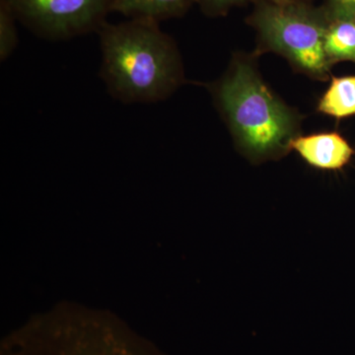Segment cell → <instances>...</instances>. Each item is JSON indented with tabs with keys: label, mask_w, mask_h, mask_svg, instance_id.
Masks as SVG:
<instances>
[{
	"label": "cell",
	"mask_w": 355,
	"mask_h": 355,
	"mask_svg": "<svg viewBox=\"0 0 355 355\" xmlns=\"http://www.w3.org/2000/svg\"><path fill=\"white\" fill-rule=\"evenodd\" d=\"M97 33L102 51L100 74L116 99L130 104L162 101L184 83L179 50L158 23L106 22Z\"/></svg>",
	"instance_id": "cell-1"
},
{
	"label": "cell",
	"mask_w": 355,
	"mask_h": 355,
	"mask_svg": "<svg viewBox=\"0 0 355 355\" xmlns=\"http://www.w3.org/2000/svg\"><path fill=\"white\" fill-rule=\"evenodd\" d=\"M212 89L238 148L251 162L277 160L291 150L301 118L273 94L249 58H236Z\"/></svg>",
	"instance_id": "cell-2"
},
{
	"label": "cell",
	"mask_w": 355,
	"mask_h": 355,
	"mask_svg": "<svg viewBox=\"0 0 355 355\" xmlns=\"http://www.w3.org/2000/svg\"><path fill=\"white\" fill-rule=\"evenodd\" d=\"M2 355H160L125 327L91 317L43 320L14 334Z\"/></svg>",
	"instance_id": "cell-3"
},
{
	"label": "cell",
	"mask_w": 355,
	"mask_h": 355,
	"mask_svg": "<svg viewBox=\"0 0 355 355\" xmlns=\"http://www.w3.org/2000/svg\"><path fill=\"white\" fill-rule=\"evenodd\" d=\"M247 19L257 32L259 53L272 51L286 58L297 71L317 80L330 76L324 36L330 19L323 7L254 0Z\"/></svg>",
	"instance_id": "cell-4"
},
{
	"label": "cell",
	"mask_w": 355,
	"mask_h": 355,
	"mask_svg": "<svg viewBox=\"0 0 355 355\" xmlns=\"http://www.w3.org/2000/svg\"><path fill=\"white\" fill-rule=\"evenodd\" d=\"M16 19L44 39L67 40L98 32L110 12L109 0H0Z\"/></svg>",
	"instance_id": "cell-5"
},
{
	"label": "cell",
	"mask_w": 355,
	"mask_h": 355,
	"mask_svg": "<svg viewBox=\"0 0 355 355\" xmlns=\"http://www.w3.org/2000/svg\"><path fill=\"white\" fill-rule=\"evenodd\" d=\"M291 150L306 164L322 171H340L355 154L354 147L338 132L298 135L292 140Z\"/></svg>",
	"instance_id": "cell-6"
},
{
	"label": "cell",
	"mask_w": 355,
	"mask_h": 355,
	"mask_svg": "<svg viewBox=\"0 0 355 355\" xmlns=\"http://www.w3.org/2000/svg\"><path fill=\"white\" fill-rule=\"evenodd\" d=\"M193 4H197V0H109L110 12L158 24L163 20L181 17Z\"/></svg>",
	"instance_id": "cell-7"
},
{
	"label": "cell",
	"mask_w": 355,
	"mask_h": 355,
	"mask_svg": "<svg viewBox=\"0 0 355 355\" xmlns=\"http://www.w3.org/2000/svg\"><path fill=\"white\" fill-rule=\"evenodd\" d=\"M319 113L336 119L355 114V76L333 77L330 86L318 104Z\"/></svg>",
	"instance_id": "cell-8"
},
{
	"label": "cell",
	"mask_w": 355,
	"mask_h": 355,
	"mask_svg": "<svg viewBox=\"0 0 355 355\" xmlns=\"http://www.w3.org/2000/svg\"><path fill=\"white\" fill-rule=\"evenodd\" d=\"M324 53L331 67L340 62L355 64V18L330 20L324 36Z\"/></svg>",
	"instance_id": "cell-9"
},
{
	"label": "cell",
	"mask_w": 355,
	"mask_h": 355,
	"mask_svg": "<svg viewBox=\"0 0 355 355\" xmlns=\"http://www.w3.org/2000/svg\"><path fill=\"white\" fill-rule=\"evenodd\" d=\"M15 15L4 2L0 1V60L12 55L18 44Z\"/></svg>",
	"instance_id": "cell-10"
},
{
	"label": "cell",
	"mask_w": 355,
	"mask_h": 355,
	"mask_svg": "<svg viewBox=\"0 0 355 355\" xmlns=\"http://www.w3.org/2000/svg\"><path fill=\"white\" fill-rule=\"evenodd\" d=\"M253 0H197L200 10L210 17H219L226 15L235 7L245 6Z\"/></svg>",
	"instance_id": "cell-11"
},
{
	"label": "cell",
	"mask_w": 355,
	"mask_h": 355,
	"mask_svg": "<svg viewBox=\"0 0 355 355\" xmlns=\"http://www.w3.org/2000/svg\"><path fill=\"white\" fill-rule=\"evenodd\" d=\"M321 6L330 20L355 18V0H323Z\"/></svg>",
	"instance_id": "cell-12"
},
{
	"label": "cell",
	"mask_w": 355,
	"mask_h": 355,
	"mask_svg": "<svg viewBox=\"0 0 355 355\" xmlns=\"http://www.w3.org/2000/svg\"><path fill=\"white\" fill-rule=\"evenodd\" d=\"M254 1V0H253ZM268 1L275 2V3L284 4H310L313 3V0H268Z\"/></svg>",
	"instance_id": "cell-13"
}]
</instances>
